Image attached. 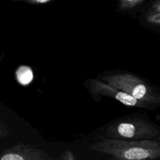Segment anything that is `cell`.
Returning <instances> with one entry per match:
<instances>
[{
  "mask_svg": "<svg viewBox=\"0 0 160 160\" xmlns=\"http://www.w3.org/2000/svg\"><path fill=\"white\" fill-rule=\"evenodd\" d=\"M52 158L44 151L26 144H18L4 149L1 160H49Z\"/></svg>",
  "mask_w": 160,
  "mask_h": 160,
  "instance_id": "obj_1",
  "label": "cell"
},
{
  "mask_svg": "<svg viewBox=\"0 0 160 160\" xmlns=\"http://www.w3.org/2000/svg\"><path fill=\"white\" fill-rule=\"evenodd\" d=\"M91 89L97 94L112 98L126 106H134L138 104V99L132 95L98 79L91 81Z\"/></svg>",
  "mask_w": 160,
  "mask_h": 160,
  "instance_id": "obj_2",
  "label": "cell"
},
{
  "mask_svg": "<svg viewBox=\"0 0 160 160\" xmlns=\"http://www.w3.org/2000/svg\"><path fill=\"white\" fill-rule=\"evenodd\" d=\"M16 76L19 84L26 86L29 84L33 79V72L29 66L22 65L17 69Z\"/></svg>",
  "mask_w": 160,
  "mask_h": 160,
  "instance_id": "obj_3",
  "label": "cell"
},
{
  "mask_svg": "<svg viewBox=\"0 0 160 160\" xmlns=\"http://www.w3.org/2000/svg\"><path fill=\"white\" fill-rule=\"evenodd\" d=\"M146 93V88L142 84H138L133 89L131 95L138 99H142Z\"/></svg>",
  "mask_w": 160,
  "mask_h": 160,
  "instance_id": "obj_4",
  "label": "cell"
},
{
  "mask_svg": "<svg viewBox=\"0 0 160 160\" xmlns=\"http://www.w3.org/2000/svg\"><path fill=\"white\" fill-rule=\"evenodd\" d=\"M142 0H120L119 2V8L122 9H127L134 7L140 3Z\"/></svg>",
  "mask_w": 160,
  "mask_h": 160,
  "instance_id": "obj_5",
  "label": "cell"
},
{
  "mask_svg": "<svg viewBox=\"0 0 160 160\" xmlns=\"http://www.w3.org/2000/svg\"><path fill=\"white\" fill-rule=\"evenodd\" d=\"M62 159H68V160H71V159H76V158L74 156V154L72 153V152L69 151H65L63 152L60 158Z\"/></svg>",
  "mask_w": 160,
  "mask_h": 160,
  "instance_id": "obj_6",
  "label": "cell"
},
{
  "mask_svg": "<svg viewBox=\"0 0 160 160\" xmlns=\"http://www.w3.org/2000/svg\"><path fill=\"white\" fill-rule=\"evenodd\" d=\"M25 2L29 3V4H44L47 3L48 2H50L52 0H23Z\"/></svg>",
  "mask_w": 160,
  "mask_h": 160,
  "instance_id": "obj_7",
  "label": "cell"
}]
</instances>
